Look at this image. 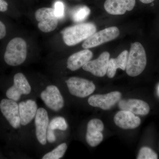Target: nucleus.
I'll use <instances>...</instances> for the list:
<instances>
[{
	"instance_id": "obj_1",
	"label": "nucleus",
	"mask_w": 159,
	"mask_h": 159,
	"mask_svg": "<svg viewBox=\"0 0 159 159\" xmlns=\"http://www.w3.org/2000/svg\"><path fill=\"white\" fill-rule=\"evenodd\" d=\"M147 64V57L144 47L141 43L132 44L129 53L126 67V74L132 77L142 74Z\"/></svg>"
},
{
	"instance_id": "obj_2",
	"label": "nucleus",
	"mask_w": 159,
	"mask_h": 159,
	"mask_svg": "<svg viewBox=\"0 0 159 159\" xmlns=\"http://www.w3.org/2000/svg\"><path fill=\"white\" fill-rule=\"evenodd\" d=\"M27 56V45L25 41L15 37L9 41L6 46L4 59L7 65L17 66L22 64Z\"/></svg>"
},
{
	"instance_id": "obj_3",
	"label": "nucleus",
	"mask_w": 159,
	"mask_h": 159,
	"mask_svg": "<svg viewBox=\"0 0 159 159\" xmlns=\"http://www.w3.org/2000/svg\"><path fill=\"white\" fill-rule=\"evenodd\" d=\"M96 31V26L93 23H82L65 29L61 34L66 44L73 46L85 40Z\"/></svg>"
},
{
	"instance_id": "obj_4",
	"label": "nucleus",
	"mask_w": 159,
	"mask_h": 159,
	"mask_svg": "<svg viewBox=\"0 0 159 159\" xmlns=\"http://www.w3.org/2000/svg\"><path fill=\"white\" fill-rule=\"evenodd\" d=\"M66 83L70 93L79 98L88 97L96 89V86L92 81L80 77H70Z\"/></svg>"
},
{
	"instance_id": "obj_5",
	"label": "nucleus",
	"mask_w": 159,
	"mask_h": 159,
	"mask_svg": "<svg viewBox=\"0 0 159 159\" xmlns=\"http://www.w3.org/2000/svg\"><path fill=\"white\" fill-rule=\"evenodd\" d=\"M120 32L116 27H111L95 32L84 40L82 47L84 49L95 48L115 39L119 36Z\"/></svg>"
},
{
	"instance_id": "obj_6",
	"label": "nucleus",
	"mask_w": 159,
	"mask_h": 159,
	"mask_svg": "<svg viewBox=\"0 0 159 159\" xmlns=\"http://www.w3.org/2000/svg\"><path fill=\"white\" fill-rule=\"evenodd\" d=\"M35 17L38 22V27L45 33L54 31L58 25V19L54 13V8H42L38 9Z\"/></svg>"
},
{
	"instance_id": "obj_7",
	"label": "nucleus",
	"mask_w": 159,
	"mask_h": 159,
	"mask_svg": "<svg viewBox=\"0 0 159 159\" xmlns=\"http://www.w3.org/2000/svg\"><path fill=\"white\" fill-rule=\"evenodd\" d=\"M40 97L45 105L54 111H60L64 106L63 97L56 86H47L41 93Z\"/></svg>"
},
{
	"instance_id": "obj_8",
	"label": "nucleus",
	"mask_w": 159,
	"mask_h": 159,
	"mask_svg": "<svg viewBox=\"0 0 159 159\" xmlns=\"http://www.w3.org/2000/svg\"><path fill=\"white\" fill-rule=\"evenodd\" d=\"M0 110L3 116L13 128L18 129L20 126V119L19 104L16 102L9 99H4L0 102Z\"/></svg>"
},
{
	"instance_id": "obj_9",
	"label": "nucleus",
	"mask_w": 159,
	"mask_h": 159,
	"mask_svg": "<svg viewBox=\"0 0 159 159\" xmlns=\"http://www.w3.org/2000/svg\"><path fill=\"white\" fill-rule=\"evenodd\" d=\"M121 97V93L114 91L104 95H93L89 98L88 102L91 106L98 107L103 110H108L119 102Z\"/></svg>"
},
{
	"instance_id": "obj_10",
	"label": "nucleus",
	"mask_w": 159,
	"mask_h": 159,
	"mask_svg": "<svg viewBox=\"0 0 159 159\" xmlns=\"http://www.w3.org/2000/svg\"><path fill=\"white\" fill-rule=\"evenodd\" d=\"M110 57L108 52H103L97 59L87 63L82 67L83 69L97 77H104L107 73Z\"/></svg>"
},
{
	"instance_id": "obj_11",
	"label": "nucleus",
	"mask_w": 159,
	"mask_h": 159,
	"mask_svg": "<svg viewBox=\"0 0 159 159\" xmlns=\"http://www.w3.org/2000/svg\"><path fill=\"white\" fill-rule=\"evenodd\" d=\"M104 129L103 122L100 119H94L89 121L87 125L86 140L91 147L97 146L102 142V134Z\"/></svg>"
},
{
	"instance_id": "obj_12",
	"label": "nucleus",
	"mask_w": 159,
	"mask_h": 159,
	"mask_svg": "<svg viewBox=\"0 0 159 159\" xmlns=\"http://www.w3.org/2000/svg\"><path fill=\"white\" fill-rule=\"evenodd\" d=\"M34 124L35 134L38 141L43 145L47 144V132L49 124V119L48 112L44 108L38 109L35 117Z\"/></svg>"
},
{
	"instance_id": "obj_13",
	"label": "nucleus",
	"mask_w": 159,
	"mask_h": 159,
	"mask_svg": "<svg viewBox=\"0 0 159 159\" xmlns=\"http://www.w3.org/2000/svg\"><path fill=\"white\" fill-rule=\"evenodd\" d=\"M115 124L123 129H133L139 127L141 120L135 114L129 111L121 110L115 115L114 118Z\"/></svg>"
},
{
	"instance_id": "obj_14",
	"label": "nucleus",
	"mask_w": 159,
	"mask_h": 159,
	"mask_svg": "<svg viewBox=\"0 0 159 159\" xmlns=\"http://www.w3.org/2000/svg\"><path fill=\"white\" fill-rule=\"evenodd\" d=\"M135 5V0H106L104 7L107 12L113 15H121L131 11Z\"/></svg>"
},
{
	"instance_id": "obj_15",
	"label": "nucleus",
	"mask_w": 159,
	"mask_h": 159,
	"mask_svg": "<svg viewBox=\"0 0 159 159\" xmlns=\"http://www.w3.org/2000/svg\"><path fill=\"white\" fill-rule=\"evenodd\" d=\"M121 110L129 111L135 115L145 116L149 113L150 107L147 102L138 99L119 100L118 103Z\"/></svg>"
},
{
	"instance_id": "obj_16",
	"label": "nucleus",
	"mask_w": 159,
	"mask_h": 159,
	"mask_svg": "<svg viewBox=\"0 0 159 159\" xmlns=\"http://www.w3.org/2000/svg\"><path fill=\"white\" fill-rule=\"evenodd\" d=\"M21 125H28L35 118L38 110L36 102L32 99L22 101L19 104Z\"/></svg>"
},
{
	"instance_id": "obj_17",
	"label": "nucleus",
	"mask_w": 159,
	"mask_h": 159,
	"mask_svg": "<svg viewBox=\"0 0 159 159\" xmlns=\"http://www.w3.org/2000/svg\"><path fill=\"white\" fill-rule=\"evenodd\" d=\"M93 57V53L89 49L80 51L72 54L67 61V68L71 71L79 70L83 66Z\"/></svg>"
},
{
	"instance_id": "obj_18",
	"label": "nucleus",
	"mask_w": 159,
	"mask_h": 159,
	"mask_svg": "<svg viewBox=\"0 0 159 159\" xmlns=\"http://www.w3.org/2000/svg\"><path fill=\"white\" fill-rule=\"evenodd\" d=\"M128 55V51L125 50L119 54L117 58H111L109 60L107 73L109 78H112L115 77L118 69H121L122 70H126Z\"/></svg>"
},
{
	"instance_id": "obj_19",
	"label": "nucleus",
	"mask_w": 159,
	"mask_h": 159,
	"mask_svg": "<svg viewBox=\"0 0 159 159\" xmlns=\"http://www.w3.org/2000/svg\"><path fill=\"white\" fill-rule=\"evenodd\" d=\"M15 89L22 95H28L31 90V85L24 74L17 73L13 77V85Z\"/></svg>"
},
{
	"instance_id": "obj_20",
	"label": "nucleus",
	"mask_w": 159,
	"mask_h": 159,
	"mask_svg": "<svg viewBox=\"0 0 159 159\" xmlns=\"http://www.w3.org/2000/svg\"><path fill=\"white\" fill-rule=\"evenodd\" d=\"M67 149V145L62 143L57 146L51 152L45 154L43 159H59L62 158Z\"/></svg>"
},
{
	"instance_id": "obj_21",
	"label": "nucleus",
	"mask_w": 159,
	"mask_h": 159,
	"mask_svg": "<svg viewBox=\"0 0 159 159\" xmlns=\"http://www.w3.org/2000/svg\"><path fill=\"white\" fill-rule=\"evenodd\" d=\"M90 12V9L87 6H80L73 12L72 16V20L75 22L83 21L88 17Z\"/></svg>"
},
{
	"instance_id": "obj_22",
	"label": "nucleus",
	"mask_w": 159,
	"mask_h": 159,
	"mask_svg": "<svg viewBox=\"0 0 159 159\" xmlns=\"http://www.w3.org/2000/svg\"><path fill=\"white\" fill-rule=\"evenodd\" d=\"M68 125L64 118L57 116L53 118L49 122L48 129L54 131L55 130L65 131L67 129Z\"/></svg>"
},
{
	"instance_id": "obj_23",
	"label": "nucleus",
	"mask_w": 159,
	"mask_h": 159,
	"mask_svg": "<svg viewBox=\"0 0 159 159\" xmlns=\"http://www.w3.org/2000/svg\"><path fill=\"white\" fill-rule=\"evenodd\" d=\"M137 159H157L158 156L153 150L147 147H142L139 151Z\"/></svg>"
},
{
	"instance_id": "obj_24",
	"label": "nucleus",
	"mask_w": 159,
	"mask_h": 159,
	"mask_svg": "<svg viewBox=\"0 0 159 159\" xmlns=\"http://www.w3.org/2000/svg\"><path fill=\"white\" fill-rule=\"evenodd\" d=\"M54 11L55 16L58 20L61 19L65 15V6L61 1L55 2L54 5Z\"/></svg>"
},
{
	"instance_id": "obj_25",
	"label": "nucleus",
	"mask_w": 159,
	"mask_h": 159,
	"mask_svg": "<svg viewBox=\"0 0 159 159\" xmlns=\"http://www.w3.org/2000/svg\"><path fill=\"white\" fill-rule=\"evenodd\" d=\"M6 96L8 99L17 102L20 99L22 94L15 89L12 86L6 91Z\"/></svg>"
},
{
	"instance_id": "obj_26",
	"label": "nucleus",
	"mask_w": 159,
	"mask_h": 159,
	"mask_svg": "<svg viewBox=\"0 0 159 159\" xmlns=\"http://www.w3.org/2000/svg\"><path fill=\"white\" fill-rule=\"evenodd\" d=\"M47 141H48L49 143H54L56 140L54 131L48 129L47 132Z\"/></svg>"
},
{
	"instance_id": "obj_27",
	"label": "nucleus",
	"mask_w": 159,
	"mask_h": 159,
	"mask_svg": "<svg viewBox=\"0 0 159 159\" xmlns=\"http://www.w3.org/2000/svg\"><path fill=\"white\" fill-rule=\"evenodd\" d=\"M6 26L2 21L0 20V40L6 37Z\"/></svg>"
},
{
	"instance_id": "obj_28",
	"label": "nucleus",
	"mask_w": 159,
	"mask_h": 159,
	"mask_svg": "<svg viewBox=\"0 0 159 159\" xmlns=\"http://www.w3.org/2000/svg\"><path fill=\"white\" fill-rule=\"evenodd\" d=\"M8 9V3L5 0H0V12H5Z\"/></svg>"
},
{
	"instance_id": "obj_29",
	"label": "nucleus",
	"mask_w": 159,
	"mask_h": 159,
	"mask_svg": "<svg viewBox=\"0 0 159 159\" xmlns=\"http://www.w3.org/2000/svg\"><path fill=\"white\" fill-rule=\"evenodd\" d=\"M140 1L144 4H149L153 2L154 0H140Z\"/></svg>"
},
{
	"instance_id": "obj_30",
	"label": "nucleus",
	"mask_w": 159,
	"mask_h": 159,
	"mask_svg": "<svg viewBox=\"0 0 159 159\" xmlns=\"http://www.w3.org/2000/svg\"><path fill=\"white\" fill-rule=\"evenodd\" d=\"M158 92H159V87H158Z\"/></svg>"
}]
</instances>
